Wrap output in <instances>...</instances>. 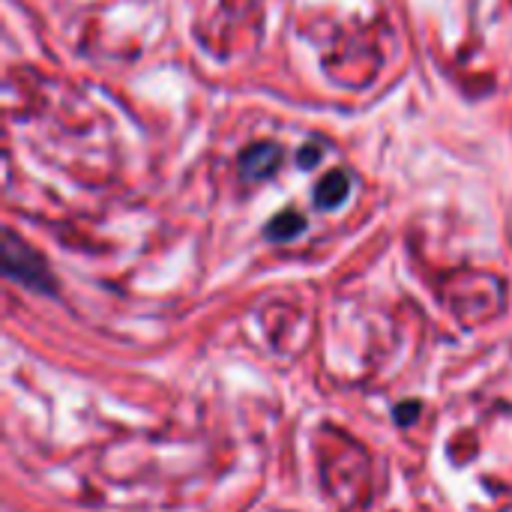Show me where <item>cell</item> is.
<instances>
[{"label": "cell", "mask_w": 512, "mask_h": 512, "mask_svg": "<svg viewBox=\"0 0 512 512\" xmlns=\"http://www.w3.org/2000/svg\"><path fill=\"white\" fill-rule=\"evenodd\" d=\"M3 273L12 282L24 285L27 291H36V294H54L57 291V282H54L48 261L12 231L3 240Z\"/></svg>", "instance_id": "1"}, {"label": "cell", "mask_w": 512, "mask_h": 512, "mask_svg": "<svg viewBox=\"0 0 512 512\" xmlns=\"http://www.w3.org/2000/svg\"><path fill=\"white\" fill-rule=\"evenodd\" d=\"M303 231H306V219H303L297 210H282V213H276V216L267 222V228H264L267 240H273V243L294 240V237H300Z\"/></svg>", "instance_id": "4"}, {"label": "cell", "mask_w": 512, "mask_h": 512, "mask_svg": "<svg viewBox=\"0 0 512 512\" xmlns=\"http://www.w3.org/2000/svg\"><path fill=\"white\" fill-rule=\"evenodd\" d=\"M321 153H324V147H321V144H315V147H312V141H309V144L300 150V156H297V159H300V168H312V165H318Z\"/></svg>", "instance_id": "5"}, {"label": "cell", "mask_w": 512, "mask_h": 512, "mask_svg": "<svg viewBox=\"0 0 512 512\" xmlns=\"http://www.w3.org/2000/svg\"><path fill=\"white\" fill-rule=\"evenodd\" d=\"M417 411H420V405H417V402H411V405H399V408H396V420H399V423H411V417H414Z\"/></svg>", "instance_id": "6"}, {"label": "cell", "mask_w": 512, "mask_h": 512, "mask_svg": "<svg viewBox=\"0 0 512 512\" xmlns=\"http://www.w3.org/2000/svg\"><path fill=\"white\" fill-rule=\"evenodd\" d=\"M279 165H282V147H276V144L258 141L240 153V177L246 183H258V180L273 177Z\"/></svg>", "instance_id": "2"}, {"label": "cell", "mask_w": 512, "mask_h": 512, "mask_svg": "<svg viewBox=\"0 0 512 512\" xmlns=\"http://www.w3.org/2000/svg\"><path fill=\"white\" fill-rule=\"evenodd\" d=\"M348 195H351V177H348V171H330L315 186V207L318 210H336V207H342L348 201Z\"/></svg>", "instance_id": "3"}]
</instances>
